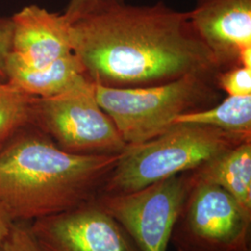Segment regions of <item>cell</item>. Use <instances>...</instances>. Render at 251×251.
I'll list each match as a JSON object with an SVG mask.
<instances>
[{
	"label": "cell",
	"mask_w": 251,
	"mask_h": 251,
	"mask_svg": "<svg viewBox=\"0 0 251 251\" xmlns=\"http://www.w3.org/2000/svg\"><path fill=\"white\" fill-rule=\"evenodd\" d=\"M70 37L88 78L108 88L150 87L222 71L189 12L163 2L132 6L116 0L72 23Z\"/></svg>",
	"instance_id": "cell-1"
},
{
	"label": "cell",
	"mask_w": 251,
	"mask_h": 251,
	"mask_svg": "<svg viewBox=\"0 0 251 251\" xmlns=\"http://www.w3.org/2000/svg\"><path fill=\"white\" fill-rule=\"evenodd\" d=\"M121 153H70L27 126L0 152V202L13 222L69 210L99 195Z\"/></svg>",
	"instance_id": "cell-2"
},
{
	"label": "cell",
	"mask_w": 251,
	"mask_h": 251,
	"mask_svg": "<svg viewBox=\"0 0 251 251\" xmlns=\"http://www.w3.org/2000/svg\"><path fill=\"white\" fill-rule=\"evenodd\" d=\"M251 136L209 126L175 124L144 143L126 145L99 195H123L194 171Z\"/></svg>",
	"instance_id": "cell-3"
},
{
	"label": "cell",
	"mask_w": 251,
	"mask_h": 251,
	"mask_svg": "<svg viewBox=\"0 0 251 251\" xmlns=\"http://www.w3.org/2000/svg\"><path fill=\"white\" fill-rule=\"evenodd\" d=\"M94 84V83H93ZM216 76L188 75L156 86L108 88L94 84L95 97L127 145L162 134L179 116L215 105Z\"/></svg>",
	"instance_id": "cell-4"
},
{
	"label": "cell",
	"mask_w": 251,
	"mask_h": 251,
	"mask_svg": "<svg viewBox=\"0 0 251 251\" xmlns=\"http://www.w3.org/2000/svg\"><path fill=\"white\" fill-rule=\"evenodd\" d=\"M31 124L59 148L75 154H118L127 145L100 106L90 80L56 96L34 97Z\"/></svg>",
	"instance_id": "cell-5"
},
{
	"label": "cell",
	"mask_w": 251,
	"mask_h": 251,
	"mask_svg": "<svg viewBox=\"0 0 251 251\" xmlns=\"http://www.w3.org/2000/svg\"><path fill=\"white\" fill-rule=\"evenodd\" d=\"M171 233L177 251H251V215L220 186L196 179Z\"/></svg>",
	"instance_id": "cell-6"
},
{
	"label": "cell",
	"mask_w": 251,
	"mask_h": 251,
	"mask_svg": "<svg viewBox=\"0 0 251 251\" xmlns=\"http://www.w3.org/2000/svg\"><path fill=\"white\" fill-rule=\"evenodd\" d=\"M190 186L187 171L132 193L98 195L95 200L125 229L140 251H167Z\"/></svg>",
	"instance_id": "cell-7"
},
{
	"label": "cell",
	"mask_w": 251,
	"mask_h": 251,
	"mask_svg": "<svg viewBox=\"0 0 251 251\" xmlns=\"http://www.w3.org/2000/svg\"><path fill=\"white\" fill-rule=\"evenodd\" d=\"M46 251H140L125 229L95 198L30 223Z\"/></svg>",
	"instance_id": "cell-8"
},
{
	"label": "cell",
	"mask_w": 251,
	"mask_h": 251,
	"mask_svg": "<svg viewBox=\"0 0 251 251\" xmlns=\"http://www.w3.org/2000/svg\"><path fill=\"white\" fill-rule=\"evenodd\" d=\"M189 12L196 33L223 70L251 48V0H197Z\"/></svg>",
	"instance_id": "cell-9"
},
{
	"label": "cell",
	"mask_w": 251,
	"mask_h": 251,
	"mask_svg": "<svg viewBox=\"0 0 251 251\" xmlns=\"http://www.w3.org/2000/svg\"><path fill=\"white\" fill-rule=\"evenodd\" d=\"M9 20L10 52L27 65L43 67L72 53L71 24L63 14L31 5L21 9Z\"/></svg>",
	"instance_id": "cell-10"
},
{
	"label": "cell",
	"mask_w": 251,
	"mask_h": 251,
	"mask_svg": "<svg viewBox=\"0 0 251 251\" xmlns=\"http://www.w3.org/2000/svg\"><path fill=\"white\" fill-rule=\"evenodd\" d=\"M5 69L7 82L38 98L56 96L90 80L79 59L73 52L43 67L27 65L9 52Z\"/></svg>",
	"instance_id": "cell-11"
},
{
	"label": "cell",
	"mask_w": 251,
	"mask_h": 251,
	"mask_svg": "<svg viewBox=\"0 0 251 251\" xmlns=\"http://www.w3.org/2000/svg\"><path fill=\"white\" fill-rule=\"evenodd\" d=\"M194 178L220 186L251 215V140L191 171Z\"/></svg>",
	"instance_id": "cell-12"
},
{
	"label": "cell",
	"mask_w": 251,
	"mask_h": 251,
	"mask_svg": "<svg viewBox=\"0 0 251 251\" xmlns=\"http://www.w3.org/2000/svg\"><path fill=\"white\" fill-rule=\"evenodd\" d=\"M175 124L209 126L231 133L251 136V96H228L211 107L179 116Z\"/></svg>",
	"instance_id": "cell-13"
},
{
	"label": "cell",
	"mask_w": 251,
	"mask_h": 251,
	"mask_svg": "<svg viewBox=\"0 0 251 251\" xmlns=\"http://www.w3.org/2000/svg\"><path fill=\"white\" fill-rule=\"evenodd\" d=\"M33 100L9 82L0 83V152L22 129L31 125Z\"/></svg>",
	"instance_id": "cell-14"
},
{
	"label": "cell",
	"mask_w": 251,
	"mask_h": 251,
	"mask_svg": "<svg viewBox=\"0 0 251 251\" xmlns=\"http://www.w3.org/2000/svg\"><path fill=\"white\" fill-rule=\"evenodd\" d=\"M216 84L228 96H251V68L240 65L218 73Z\"/></svg>",
	"instance_id": "cell-15"
},
{
	"label": "cell",
	"mask_w": 251,
	"mask_h": 251,
	"mask_svg": "<svg viewBox=\"0 0 251 251\" xmlns=\"http://www.w3.org/2000/svg\"><path fill=\"white\" fill-rule=\"evenodd\" d=\"M2 251H46L36 240L30 223L14 222L9 235L1 245Z\"/></svg>",
	"instance_id": "cell-16"
},
{
	"label": "cell",
	"mask_w": 251,
	"mask_h": 251,
	"mask_svg": "<svg viewBox=\"0 0 251 251\" xmlns=\"http://www.w3.org/2000/svg\"><path fill=\"white\" fill-rule=\"evenodd\" d=\"M116 0H69L63 14L72 24L75 21L105 7Z\"/></svg>",
	"instance_id": "cell-17"
},
{
	"label": "cell",
	"mask_w": 251,
	"mask_h": 251,
	"mask_svg": "<svg viewBox=\"0 0 251 251\" xmlns=\"http://www.w3.org/2000/svg\"><path fill=\"white\" fill-rule=\"evenodd\" d=\"M11 49V24L10 20L0 22V83L7 82L6 60Z\"/></svg>",
	"instance_id": "cell-18"
},
{
	"label": "cell",
	"mask_w": 251,
	"mask_h": 251,
	"mask_svg": "<svg viewBox=\"0 0 251 251\" xmlns=\"http://www.w3.org/2000/svg\"><path fill=\"white\" fill-rule=\"evenodd\" d=\"M13 223L14 222L9 215L8 210L0 202V246L9 235Z\"/></svg>",
	"instance_id": "cell-19"
},
{
	"label": "cell",
	"mask_w": 251,
	"mask_h": 251,
	"mask_svg": "<svg viewBox=\"0 0 251 251\" xmlns=\"http://www.w3.org/2000/svg\"><path fill=\"white\" fill-rule=\"evenodd\" d=\"M238 65L246 68H251V48L241 52L238 59Z\"/></svg>",
	"instance_id": "cell-20"
},
{
	"label": "cell",
	"mask_w": 251,
	"mask_h": 251,
	"mask_svg": "<svg viewBox=\"0 0 251 251\" xmlns=\"http://www.w3.org/2000/svg\"><path fill=\"white\" fill-rule=\"evenodd\" d=\"M117 1H120V2H123L124 0H117Z\"/></svg>",
	"instance_id": "cell-21"
},
{
	"label": "cell",
	"mask_w": 251,
	"mask_h": 251,
	"mask_svg": "<svg viewBox=\"0 0 251 251\" xmlns=\"http://www.w3.org/2000/svg\"><path fill=\"white\" fill-rule=\"evenodd\" d=\"M0 251H1V246H0Z\"/></svg>",
	"instance_id": "cell-22"
}]
</instances>
